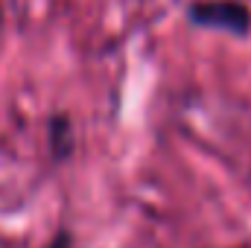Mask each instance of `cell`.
Wrapping results in <instances>:
<instances>
[{"instance_id": "1", "label": "cell", "mask_w": 251, "mask_h": 248, "mask_svg": "<svg viewBox=\"0 0 251 248\" xmlns=\"http://www.w3.org/2000/svg\"><path fill=\"white\" fill-rule=\"evenodd\" d=\"M187 18L196 26L222 29L231 35H246L251 29V12L243 0H193Z\"/></svg>"}, {"instance_id": "2", "label": "cell", "mask_w": 251, "mask_h": 248, "mask_svg": "<svg viewBox=\"0 0 251 248\" xmlns=\"http://www.w3.org/2000/svg\"><path fill=\"white\" fill-rule=\"evenodd\" d=\"M50 149H53L56 161L70 158V152H73V123L64 114L50 117Z\"/></svg>"}, {"instance_id": "3", "label": "cell", "mask_w": 251, "mask_h": 248, "mask_svg": "<svg viewBox=\"0 0 251 248\" xmlns=\"http://www.w3.org/2000/svg\"><path fill=\"white\" fill-rule=\"evenodd\" d=\"M44 248H73V237H70L67 231H59Z\"/></svg>"}, {"instance_id": "4", "label": "cell", "mask_w": 251, "mask_h": 248, "mask_svg": "<svg viewBox=\"0 0 251 248\" xmlns=\"http://www.w3.org/2000/svg\"><path fill=\"white\" fill-rule=\"evenodd\" d=\"M0 21H3V9H0Z\"/></svg>"}]
</instances>
